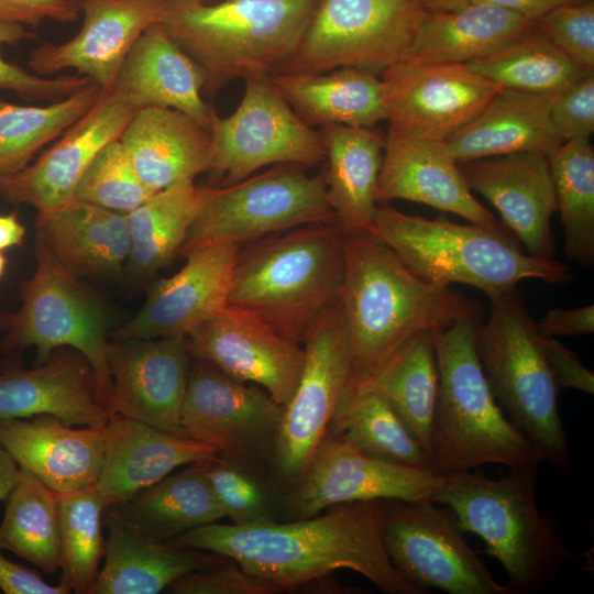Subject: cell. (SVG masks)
<instances>
[{
  "instance_id": "1",
  "label": "cell",
  "mask_w": 594,
  "mask_h": 594,
  "mask_svg": "<svg viewBox=\"0 0 594 594\" xmlns=\"http://www.w3.org/2000/svg\"><path fill=\"white\" fill-rule=\"evenodd\" d=\"M384 501L333 505L297 521L207 524L168 542L223 556L279 592L348 569L387 594H424L394 566L383 540Z\"/></svg>"
},
{
  "instance_id": "2",
  "label": "cell",
  "mask_w": 594,
  "mask_h": 594,
  "mask_svg": "<svg viewBox=\"0 0 594 594\" xmlns=\"http://www.w3.org/2000/svg\"><path fill=\"white\" fill-rule=\"evenodd\" d=\"M344 252L340 301L350 371L339 408L369 389L416 334L481 319L479 301L420 279L371 230L344 234Z\"/></svg>"
},
{
  "instance_id": "3",
  "label": "cell",
  "mask_w": 594,
  "mask_h": 594,
  "mask_svg": "<svg viewBox=\"0 0 594 594\" xmlns=\"http://www.w3.org/2000/svg\"><path fill=\"white\" fill-rule=\"evenodd\" d=\"M344 272L339 224H307L270 234L240 245L228 305L252 312L302 344L314 323L340 300Z\"/></svg>"
},
{
  "instance_id": "4",
  "label": "cell",
  "mask_w": 594,
  "mask_h": 594,
  "mask_svg": "<svg viewBox=\"0 0 594 594\" xmlns=\"http://www.w3.org/2000/svg\"><path fill=\"white\" fill-rule=\"evenodd\" d=\"M539 464L512 469L490 479L482 472L443 474L432 502L449 508L461 530L476 535L485 553L507 575L512 594H534L551 585L561 564L572 558L553 522L539 510Z\"/></svg>"
},
{
  "instance_id": "5",
  "label": "cell",
  "mask_w": 594,
  "mask_h": 594,
  "mask_svg": "<svg viewBox=\"0 0 594 594\" xmlns=\"http://www.w3.org/2000/svg\"><path fill=\"white\" fill-rule=\"evenodd\" d=\"M320 0L167 2L161 23L204 74V94L271 77L295 53Z\"/></svg>"
},
{
  "instance_id": "6",
  "label": "cell",
  "mask_w": 594,
  "mask_h": 594,
  "mask_svg": "<svg viewBox=\"0 0 594 594\" xmlns=\"http://www.w3.org/2000/svg\"><path fill=\"white\" fill-rule=\"evenodd\" d=\"M481 319L435 331L439 393L428 468L435 473L485 464H541L539 450L510 422L491 389L475 348Z\"/></svg>"
},
{
  "instance_id": "7",
  "label": "cell",
  "mask_w": 594,
  "mask_h": 594,
  "mask_svg": "<svg viewBox=\"0 0 594 594\" xmlns=\"http://www.w3.org/2000/svg\"><path fill=\"white\" fill-rule=\"evenodd\" d=\"M370 230L420 279L437 286L466 284L490 299L516 289L525 279L547 284L572 279L564 264L522 252L504 229L459 223L443 216H410L380 204Z\"/></svg>"
},
{
  "instance_id": "8",
  "label": "cell",
  "mask_w": 594,
  "mask_h": 594,
  "mask_svg": "<svg viewBox=\"0 0 594 594\" xmlns=\"http://www.w3.org/2000/svg\"><path fill=\"white\" fill-rule=\"evenodd\" d=\"M475 348L494 397L510 422L539 450L543 462L571 465L560 418V389L540 344V333L516 289L491 299L479 323Z\"/></svg>"
},
{
  "instance_id": "9",
  "label": "cell",
  "mask_w": 594,
  "mask_h": 594,
  "mask_svg": "<svg viewBox=\"0 0 594 594\" xmlns=\"http://www.w3.org/2000/svg\"><path fill=\"white\" fill-rule=\"evenodd\" d=\"M34 254V273L21 285V307L0 312V330L4 331L0 350L12 355L34 346V366L46 362L57 349L78 351L92 369L98 402L110 414L108 316L37 232Z\"/></svg>"
},
{
  "instance_id": "10",
  "label": "cell",
  "mask_w": 594,
  "mask_h": 594,
  "mask_svg": "<svg viewBox=\"0 0 594 594\" xmlns=\"http://www.w3.org/2000/svg\"><path fill=\"white\" fill-rule=\"evenodd\" d=\"M304 167L279 164L234 184L199 187L200 208L180 254L209 242L243 245L301 226L338 224L323 169L311 176Z\"/></svg>"
},
{
  "instance_id": "11",
  "label": "cell",
  "mask_w": 594,
  "mask_h": 594,
  "mask_svg": "<svg viewBox=\"0 0 594 594\" xmlns=\"http://www.w3.org/2000/svg\"><path fill=\"white\" fill-rule=\"evenodd\" d=\"M427 12L426 0H320L277 73L353 67L381 74L404 58Z\"/></svg>"
},
{
  "instance_id": "12",
  "label": "cell",
  "mask_w": 594,
  "mask_h": 594,
  "mask_svg": "<svg viewBox=\"0 0 594 594\" xmlns=\"http://www.w3.org/2000/svg\"><path fill=\"white\" fill-rule=\"evenodd\" d=\"M210 135L212 186L241 182L267 165L324 162L319 131L298 117L270 77L246 79L239 106L216 118Z\"/></svg>"
},
{
  "instance_id": "13",
  "label": "cell",
  "mask_w": 594,
  "mask_h": 594,
  "mask_svg": "<svg viewBox=\"0 0 594 594\" xmlns=\"http://www.w3.org/2000/svg\"><path fill=\"white\" fill-rule=\"evenodd\" d=\"M383 540L397 571L424 594H512L471 548L449 508L385 499Z\"/></svg>"
},
{
  "instance_id": "14",
  "label": "cell",
  "mask_w": 594,
  "mask_h": 594,
  "mask_svg": "<svg viewBox=\"0 0 594 594\" xmlns=\"http://www.w3.org/2000/svg\"><path fill=\"white\" fill-rule=\"evenodd\" d=\"M304 365L278 428L274 459L279 474L299 481L326 438L345 392L349 341L341 301L324 312L304 341Z\"/></svg>"
},
{
  "instance_id": "15",
  "label": "cell",
  "mask_w": 594,
  "mask_h": 594,
  "mask_svg": "<svg viewBox=\"0 0 594 594\" xmlns=\"http://www.w3.org/2000/svg\"><path fill=\"white\" fill-rule=\"evenodd\" d=\"M194 360L182 407L183 435L234 462L274 455L283 406L264 388Z\"/></svg>"
},
{
  "instance_id": "16",
  "label": "cell",
  "mask_w": 594,
  "mask_h": 594,
  "mask_svg": "<svg viewBox=\"0 0 594 594\" xmlns=\"http://www.w3.org/2000/svg\"><path fill=\"white\" fill-rule=\"evenodd\" d=\"M389 128L446 141L502 89L465 64L402 59L380 74Z\"/></svg>"
},
{
  "instance_id": "17",
  "label": "cell",
  "mask_w": 594,
  "mask_h": 594,
  "mask_svg": "<svg viewBox=\"0 0 594 594\" xmlns=\"http://www.w3.org/2000/svg\"><path fill=\"white\" fill-rule=\"evenodd\" d=\"M443 474L369 457L328 433L318 447L290 507L299 518L330 506L364 501H432Z\"/></svg>"
},
{
  "instance_id": "18",
  "label": "cell",
  "mask_w": 594,
  "mask_h": 594,
  "mask_svg": "<svg viewBox=\"0 0 594 594\" xmlns=\"http://www.w3.org/2000/svg\"><path fill=\"white\" fill-rule=\"evenodd\" d=\"M193 359L264 388L283 407L293 396L305 352L252 312L227 306L186 337Z\"/></svg>"
},
{
  "instance_id": "19",
  "label": "cell",
  "mask_w": 594,
  "mask_h": 594,
  "mask_svg": "<svg viewBox=\"0 0 594 594\" xmlns=\"http://www.w3.org/2000/svg\"><path fill=\"white\" fill-rule=\"evenodd\" d=\"M139 109L111 90L68 128L34 163L0 180V196L47 213L74 200L75 189L96 155L119 140Z\"/></svg>"
},
{
  "instance_id": "20",
  "label": "cell",
  "mask_w": 594,
  "mask_h": 594,
  "mask_svg": "<svg viewBox=\"0 0 594 594\" xmlns=\"http://www.w3.org/2000/svg\"><path fill=\"white\" fill-rule=\"evenodd\" d=\"M240 245L209 242L183 253L184 266L154 283L141 309L119 328L114 341L186 337L228 306Z\"/></svg>"
},
{
  "instance_id": "21",
  "label": "cell",
  "mask_w": 594,
  "mask_h": 594,
  "mask_svg": "<svg viewBox=\"0 0 594 594\" xmlns=\"http://www.w3.org/2000/svg\"><path fill=\"white\" fill-rule=\"evenodd\" d=\"M190 359L185 337L112 341L110 415L185 437L180 415Z\"/></svg>"
},
{
  "instance_id": "22",
  "label": "cell",
  "mask_w": 594,
  "mask_h": 594,
  "mask_svg": "<svg viewBox=\"0 0 594 594\" xmlns=\"http://www.w3.org/2000/svg\"><path fill=\"white\" fill-rule=\"evenodd\" d=\"M166 7V0H90L80 8L79 32L64 43L38 45L28 65L43 77L74 69L111 90L131 47L148 26L161 22Z\"/></svg>"
},
{
  "instance_id": "23",
  "label": "cell",
  "mask_w": 594,
  "mask_h": 594,
  "mask_svg": "<svg viewBox=\"0 0 594 594\" xmlns=\"http://www.w3.org/2000/svg\"><path fill=\"white\" fill-rule=\"evenodd\" d=\"M472 191L488 200L532 257L554 260L550 219L557 199L548 156L535 152L459 163Z\"/></svg>"
},
{
  "instance_id": "24",
  "label": "cell",
  "mask_w": 594,
  "mask_h": 594,
  "mask_svg": "<svg viewBox=\"0 0 594 594\" xmlns=\"http://www.w3.org/2000/svg\"><path fill=\"white\" fill-rule=\"evenodd\" d=\"M403 199L451 212L469 222L503 229L473 195L446 142L389 128L385 134L376 201Z\"/></svg>"
},
{
  "instance_id": "25",
  "label": "cell",
  "mask_w": 594,
  "mask_h": 594,
  "mask_svg": "<svg viewBox=\"0 0 594 594\" xmlns=\"http://www.w3.org/2000/svg\"><path fill=\"white\" fill-rule=\"evenodd\" d=\"M51 415L69 426L103 428L109 411L98 402L92 369L70 348L55 350L31 370L0 373V421Z\"/></svg>"
},
{
  "instance_id": "26",
  "label": "cell",
  "mask_w": 594,
  "mask_h": 594,
  "mask_svg": "<svg viewBox=\"0 0 594 594\" xmlns=\"http://www.w3.org/2000/svg\"><path fill=\"white\" fill-rule=\"evenodd\" d=\"M204 86L198 65L156 22L131 47L111 91L138 109L180 111L210 131L218 114L202 98Z\"/></svg>"
},
{
  "instance_id": "27",
  "label": "cell",
  "mask_w": 594,
  "mask_h": 594,
  "mask_svg": "<svg viewBox=\"0 0 594 594\" xmlns=\"http://www.w3.org/2000/svg\"><path fill=\"white\" fill-rule=\"evenodd\" d=\"M219 455L209 446L114 414L105 427V453L95 484L106 509L157 483L178 466Z\"/></svg>"
},
{
  "instance_id": "28",
  "label": "cell",
  "mask_w": 594,
  "mask_h": 594,
  "mask_svg": "<svg viewBox=\"0 0 594 594\" xmlns=\"http://www.w3.org/2000/svg\"><path fill=\"white\" fill-rule=\"evenodd\" d=\"M0 443L16 464L56 494L94 486L105 453V427L73 428L51 415L0 421Z\"/></svg>"
},
{
  "instance_id": "29",
  "label": "cell",
  "mask_w": 594,
  "mask_h": 594,
  "mask_svg": "<svg viewBox=\"0 0 594 594\" xmlns=\"http://www.w3.org/2000/svg\"><path fill=\"white\" fill-rule=\"evenodd\" d=\"M119 141L140 178L154 191L194 183L209 167L210 131L174 109H139Z\"/></svg>"
},
{
  "instance_id": "30",
  "label": "cell",
  "mask_w": 594,
  "mask_h": 594,
  "mask_svg": "<svg viewBox=\"0 0 594 594\" xmlns=\"http://www.w3.org/2000/svg\"><path fill=\"white\" fill-rule=\"evenodd\" d=\"M558 94L502 88L446 145L458 163L517 152L549 156L563 143L550 120Z\"/></svg>"
},
{
  "instance_id": "31",
  "label": "cell",
  "mask_w": 594,
  "mask_h": 594,
  "mask_svg": "<svg viewBox=\"0 0 594 594\" xmlns=\"http://www.w3.org/2000/svg\"><path fill=\"white\" fill-rule=\"evenodd\" d=\"M105 563L89 594H157L182 575L228 560L145 536L108 507Z\"/></svg>"
},
{
  "instance_id": "32",
  "label": "cell",
  "mask_w": 594,
  "mask_h": 594,
  "mask_svg": "<svg viewBox=\"0 0 594 594\" xmlns=\"http://www.w3.org/2000/svg\"><path fill=\"white\" fill-rule=\"evenodd\" d=\"M37 233L54 255L76 276H119L130 255L127 215L72 200L37 213Z\"/></svg>"
},
{
  "instance_id": "33",
  "label": "cell",
  "mask_w": 594,
  "mask_h": 594,
  "mask_svg": "<svg viewBox=\"0 0 594 594\" xmlns=\"http://www.w3.org/2000/svg\"><path fill=\"white\" fill-rule=\"evenodd\" d=\"M324 147L327 197L344 234L370 230L385 135L374 128L330 124L319 128Z\"/></svg>"
},
{
  "instance_id": "34",
  "label": "cell",
  "mask_w": 594,
  "mask_h": 594,
  "mask_svg": "<svg viewBox=\"0 0 594 594\" xmlns=\"http://www.w3.org/2000/svg\"><path fill=\"white\" fill-rule=\"evenodd\" d=\"M270 79L312 128H374L386 120L381 78L372 70L344 67L323 73H275Z\"/></svg>"
},
{
  "instance_id": "35",
  "label": "cell",
  "mask_w": 594,
  "mask_h": 594,
  "mask_svg": "<svg viewBox=\"0 0 594 594\" xmlns=\"http://www.w3.org/2000/svg\"><path fill=\"white\" fill-rule=\"evenodd\" d=\"M532 22L490 3L428 11L403 59L466 64L529 28Z\"/></svg>"
},
{
  "instance_id": "36",
  "label": "cell",
  "mask_w": 594,
  "mask_h": 594,
  "mask_svg": "<svg viewBox=\"0 0 594 594\" xmlns=\"http://www.w3.org/2000/svg\"><path fill=\"white\" fill-rule=\"evenodd\" d=\"M111 507L131 526L158 541H169L224 517L201 461Z\"/></svg>"
},
{
  "instance_id": "37",
  "label": "cell",
  "mask_w": 594,
  "mask_h": 594,
  "mask_svg": "<svg viewBox=\"0 0 594 594\" xmlns=\"http://www.w3.org/2000/svg\"><path fill=\"white\" fill-rule=\"evenodd\" d=\"M200 202L199 187L185 183L156 191L127 215L130 255L125 267L131 275L153 276L180 254Z\"/></svg>"
},
{
  "instance_id": "38",
  "label": "cell",
  "mask_w": 594,
  "mask_h": 594,
  "mask_svg": "<svg viewBox=\"0 0 594 594\" xmlns=\"http://www.w3.org/2000/svg\"><path fill=\"white\" fill-rule=\"evenodd\" d=\"M369 389L376 391L389 404L429 460L439 393L435 331L411 338Z\"/></svg>"
},
{
  "instance_id": "39",
  "label": "cell",
  "mask_w": 594,
  "mask_h": 594,
  "mask_svg": "<svg viewBox=\"0 0 594 594\" xmlns=\"http://www.w3.org/2000/svg\"><path fill=\"white\" fill-rule=\"evenodd\" d=\"M465 65L502 88L541 94H558L588 73L534 23Z\"/></svg>"
},
{
  "instance_id": "40",
  "label": "cell",
  "mask_w": 594,
  "mask_h": 594,
  "mask_svg": "<svg viewBox=\"0 0 594 594\" xmlns=\"http://www.w3.org/2000/svg\"><path fill=\"white\" fill-rule=\"evenodd\" d=\"M4 501L0 549L45 573H55L61 568L57 494L20 468V476Z\"/></svg>"
},
{
  "instance_id": "41",
  "label": "cell",
  "mask_w": 594,
  "mask_h": 594,
  "mask_svg": "<svg viewBox=\"0 0 594 594\" xmlns=\"http://www.w3.org/2000/svg\"><path fill=\"white\" fill-rule=\"evenodd\" d=\"M95 82L47 106H20L0 99V180L23 169L99 100Z\"/></svg>"
},
{
  "instance_id": "42",
  "label": "cell",
  "mask_w": 594,
  "mask_h": 594,
  "mask_svg": "<svg viewBox=\"0 0 594 594\" xmlns=\"http://www.w3.org/2000/svg\"><path fill=\"white\" fill-rule=\"evenodd\" d=\"M566 258L594 264V150L590 139L563 142L549 156Z\"/></svg>"
},
{
  "instance_id": "43",
  "label": "cell",
  "mask_w": 594,
  "mask_h": 594,
  "mask_svg": "<svg viewBox=\"0 0 594 594\" xmlns=\"http://www.w3.org/2000/svg\"><path fill=\"white\" fill-rule=\"evenodd\" d=\"M328 433L341 437L369 457L428 469L429 460L419 442L374 389H367L341 406Z\"/></svg>"
},
{
  "instance_id": "44",
  "label": "cell",
  "mask_w": 594,
  "mask_h": 594,
  "mask_svg": "<svg viewBox=\"0 0 594 594\" xmlns=\"http://www.w3.org/2000/svg\"><path fill=\"white\" fill-rule=\"evenodd\" d=\"M61 582L78 594H89L105 556L103 501L96 486L57 494Z\"/></svg>"
},
{
  "instance_id": "45",
  "label": "cell",
  "mask_w": 594,
  "mask_h": 594,
  "mask_svg": "<svg viewBox=\"0 0 594 594\" xmlns=\"http://www.w3.org/2000/svg\"><path fill=\"white\" fill-rule=\"evenodd\" d=\"M155 193L140 178L121 142L114 140L92 160L74 199L128 215Z\"/></svg>"
},
{
  "instance_id": "46",
  "label": "cell",
  "mask_w": 594,
  "mask_h": 594,
  "mask_svg": "<svg viewBox=\"0 0 594 594\" xmlns=\"http://www.w3.org/2000/svg\"><path fill=\"white\" fill-rule=\"evenodd\" d=\"M218 457L201 462L224 517L237 526L273 519L270 501L261 485L233 461Z\"/></svg>"
},
{
  "instance_id": "47",
  "label": "cell",
  "mask_w": 594,
  "mask_h": 594,
  "mask_svg": "<svg viewBox=\"0 0 594 594\" xmlns=\"http://www.w3.org/2000/svg\"><path fill=\"white\" fill-rule=\"evenodd\" d=\"M33 33L25 25L0 21V47L3 44L16 45ZM94 82L82 75H57L43 77L7 62L0 53V90H10L18 97L30 101L55 102L62 100Z\"/></svg>"
},
{
  "instance_id": "48",
  "label": "cell",
  "mask_w": 594,
  "mask_h": 594,
  "mask_svg": "<svg viewBox=\"0 0 594 594\" xmlns=\"http://www.w3.org/2000/svg\"><path fill=\"white\" fill-rule=\"evenodd\" d=\"M576 66L594 70V2L561 6L534 22Z\"/></svg>"
},
{
  "instance_id": "49",
  "label": "cell",
  "mask_w": 594,
  "mask_h": 594,
  "mask_svg": "<svg viewBox=\"0 0 594 594\" xmlns=\"http://www.w3.org/2000/svg\"><path fill=\"white\" fill-rule=\"evenodd\" d=\"M174 594H274L271 583L245 572L228 559L215 566L188 572L168 587Z\"/></svg>"
},
{
  "instance_id": "50",
  "label": "cell",
  "mask_w": 594,
  "mask_h": 594,
  "mask_svg": "<svg viewBox=\"0 0 594 594\" xmlns=\"http://www.w3.org/2000/svg\"><path fill=\"white\" fill-rule=\"evenodd\" d=\"M550 120L563 142L590 139L594 131V70L556 96Z\"/></svg>"
},
{
  "instance_id": "51",
  "label": "cell",
  "mask_w": 594,
  "mask_h": 594,
  "mask_svg": "<svg viewBox=\"0 0 594 594\" xmlns=\"http://www.w3.org/2000/svg\"><path fill=\"white\" fill-rule=\"evenodd\" d=\"M540 333V332H539ZM540 344L558 388L594 394V374L557 339L540 333Z\"/></svg>"
},
{
  "instance_id": "52",
  "label": "cell",
  "mask_w": 594,
  "mask_h": 594,
  "mask_svg": "<svg viewBox=\"0 0 594 594\" xmlns=\"http://www.w3.org/2000/svg\"><path fill=\"white\" fill-rule=\"evenodd\" d=\"M80 9L65 0H0V21L37 28L44 20L72 23Z\"/></svg>"
},
{
  "instance_id": "53",
  "label": "cell",
  "mask_w": 594,
  "mask_h": 594,
  "mask_svg": "<svg viewBox=\"0 0 594 594\" xmlns=\"http://www.w3.org/2000/svg\"><path fill=\"white\" fill-rule=\"evenodd\" d=\"M536 327L541 334L552 338L591 334L594 332V305L548 309Z\"/></svg>"
},
{
  "instance_id": "54",
  "label": "cell",
  "mask_w": 594,
  "mask_h": 594,
  "mask_svg": "<svg viewBox=\"0 0 594 594\" xmlns=\"http://www.w3.org/2000/svg\"><path fill=\"white\" fill-rule=\"evenodd\" d=\"M0 549V590L6 594H68L72 591L61 582L51 585L36 572L9 560Z\"/></svg>"
},
{
  "instance_id": "55",
  "label": "cell",
  "mask_w": 594,
  "mask_h": 594,
  "mask_svg": "<svg viewBox=\"0 0 594 594\" xmlns=\"http://www.w3.org/2000/svg\"><path fill=\"white\" fill-rule=\"evenodd\" d=\"M476 3L495 4L515 12L530 22H536L550 11L565 4L585 2L583 0H471Z\"/></svg>"
},
{
  "instance_id": "56",
  "label": "cell",
  "mask_w": 594,
  "mask_h": 594,
  "mask_svg": "<svg viewBox=\"0 0 594 594\" xmlns=\"http://www.w3.org/2000/svg\"><path fill=\"white\" fill-rule=\"evenodd\" d=\"M25 228L19 221L16 213L0 215V251L22 245Z\"/></svg>"
},
{
  "instance_id": "57",
  "label": "cell",
  "mask_w": 594,
  "mask_h": 594,
  "mask_svg": "<svg viewBox=\"0 0 594 594\" xmlns=\"http://www.w3.org/2000/svg\"><path fill=\"white\" fill-rule=\"evenodd\" d=\"M20 476V466L0 443V501H4Z\"/></svg>"
},
{
  "instance_id": "58",
  "label": "cell",
  "mask_w": 594,
  "mask_h": 594,
  "mask_svg": "<svg viewBox=\"0 0 594 594\" xmlns=\"http://www.w3.org/2000/svg\"><path fill=\"white\" fill-rule=\"evenodd\" d=\"M471 0H426L428 11L452 10L469 4Z\"/></svg>"
},
{
  "instance_id": "59",
  "label": "cell",
  "mask_w": 594,
  "mask_h": 594,
  "mask_svg": "<svg viewBox=\"0 0 594 594\" xmlns=\"http://www.w3.org/2000/svg\"><path fill=\"white\" fill-rule=\"evenodd\" d=\"M7 266V257L3 252L0 251V278L3 275Z\"/></svg>"
},
{
  "instance_id": "60",
  "label": "cell",
  "mask_w": 594,
  "mask_h": 594,
  "mask_svg": "<svg viewBox=\"0 0 594 594\" xmlns=\"http://www.w3.org/2000/svg\"><path fill=\"white\" fill-rule=\"evenodd\" d=\"M218 0H166V2H201V3H210Z\"/></svg>"
},
{
  "instance_id": "61",
  "label": "cell",
  "mask_w": 594,
  "mask_h": 594,
  "mask_svg": "<svg viewBox=\"0 0 594 594\" xmlns=\"http://www.w3.org/2000/svg\"><path fill=\"white\" fill-rule=\"evenodd\" d=\"M65 1H68L70 3L77 6L80 9L82 4H85L86 2H88L90 0H65Z\"/></svg>"
},
{
  "instance_id": "62",
  "label": "cell",
  "mask_w": 594,
  "mask_h": 594,
  "mask_svg": "<svg viewBox=\"0 0 594 594\" xmlns=\"http://www.w3.org/2000/svg\"><path fill=\"white\" fill-rule=\"evenodd\" d=\"M583 1H592V0H583Z\"/></svg>"
}]
</instances>
